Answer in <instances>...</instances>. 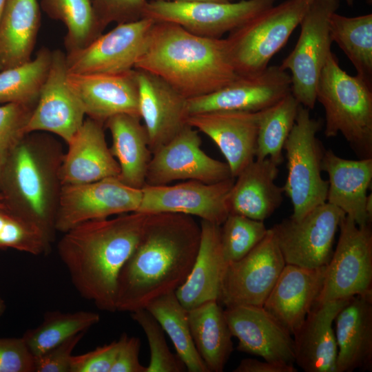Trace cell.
Returning <instances> with one entry per match:
<instances>
[{
  "mask_svg": "<svg viewBox=\"0 0 372 372\" xmlns=\"http://www.w3.org/2000/svg\"><path fill=\"white\" fill-rule=\"evenodd\" d=\"M200 226L193 216L147 214L141 238L118 278L116 311L145 309L154 299L176 290L196 260Z\"/></svg>",
  "mask_w": 372,
  "mask_h": 372,
  "instance_id": "cell-1",
  "label": "cell"
},
{
  "mask_svg": "<svg viewBox=\"0 0 372 372\" xmlns=\"http://www.w3.org/2000/svg\"><path fill=\"white\" fill-rule=\"evenodd\" d=\"M147 214L89 220L63 233L57 254L79 295L100 310L116 311L119 273L136 247Z\"/></svg>",
  "mask_w": 372,
  "mask_h": 372,
  "instance_id": "cell-2",
  "label": "cell"
},
{
  "mask_svg": "<svg viewBox=\"0 0 372 372\" xmlns=\"http://www.w3.org/2000/svg\"><path fill=\"white\" fill-rule=\"evenodd\" d=\"M134 69L161 77L187 99L215 92L238 76L226 39L198 36L168 22L154 23Z\"/></svg>",
  "mask_w": 372,
  "mask_h": 372,
  "instance_id": "cell-3",
  "label": "cell"
},
{
  "mask_svg": "<svg viewBox=\"0 0 372 372\" xmlns=\"http://www.w3.org/2000/svg\"><path fill=\"white\" fill-rule=\"evenodd\" d=\"M63 156L54 137L26 134L8 150L0 179L4 206L38 227L51 243L56 232Z\"/></svg>",
  "mask_w": 372,
  "mask_h": 372,
  "instance_id": "cell-4",
  "label": "cell"
},
{
  "mask_svg": "<svg viewBox=\"0 0 372 372\" xmlns=\"http://www.w3.org/2000/svg\"><path fill=\"white\" fill-rule=\"evenodd\" d=\"M327 138L341 134L359 158H372V85L343 70L332 52L316 86Z\"/></svg>",
  "mask_w": 372,
  "mask_h": 372,
  "instance_id": "cell-5",
  "label": "cell"
},
{
  "mask_svg": "<svg viewBox=\"0 0 372 372\" xmlns=\"http://www.w3.org/2000/svg\"><path fill=\"white\" fill-rule=\"evenodd\" d=\"M313 1L285 0L262 11L229 33L231 63L238 75L263 71L285 45Z\"/></svg>",
  "mask_w": 372,
  "mask_h": 372,
  "instance_id": "cell-6",
  "label": "cell"
},
{
  "mask_svg": "<svg viewBox=\"0 0 372 372\" xmlns=\"http://www.w3.org/2000/svg\"><path fill=\"white\" fill-rule=\"evenodd\" d=\"M320 127L321 123L311 116L309 110L300 105L283 147L288 172L283 188L291 200V217L294 219L327 202L329 183L322 177L325 149L317 137Z\"/></svg>",
  "mask_w": 372,
  "mask_h": 372,
  "instance_id": "cell-7",
  "label": "cell"
},
{
  "mask_svg": "<svg viewBox=\"0 0 372 372\" xmlns=\"http://www.w3.org/2000/svg\"><path fill=\"white\" fill-rule=\"evenodd\" d=\"M340 0H314L302 18L300 33L293 50L280 67L289 70L291 93L300 105L313 109L316 86L322 70L331 53L329 23Z\"/></svg>",
  "mask_w": 372,
  "mask_h": 372,
  "instance_id": "cell-8",
  "label": "cell"
},
{
  "mask_svg": "<svg viewBox=\"0 0 372 372\" xmlns=\"http://www.w3.org/2000/svg\"><path fill=\"white\" fill-rule=\"evenodd\" d=\"M276 0H240L237 2L173 0L147 1L143 18L178 25L198 36L220 39L238 28Z\"/></svg>",
  "mask_w": 372,
  "mask_h": 372,
  "instance_id": "cell-9",
  "label": "cell"
},
{
  "mask_svg": "<svg viewBox=\"0 0 372 372\" xmlns=\"http://www.w3.org/2000/svg\"><path fill=\"white\" fill-rule=\"evenodd\" d=\"M335 249L327 265L316 302L350 298L372 291V229L344 215Z\"/></svg>",
  "mask_w": 372,
  "mask_h": 372,
  "instance_id": "cell-10",
  "label": "cell"
},
{
  "mask_svg": "<svg viewBox=\"0 0 372 372\" xmlns=\"http://www.w3.org/2000/svg\"><path fill=\"white\" fill-rule=\"evenodd\" d=\"M344 215L326 202L299 219L290 216L274 225L271 229L286 264L307 268L327 265Z\"/></svg>",
  "mask_w": 372,
  "mask_h": 372,
  "instance_id": "cell-11",
  "label": "cell"
},
{
  "mask_svg": "<svg viewBox=\"0 0 372 372\" xmlns=\"http://www.w3.org/2000/svg\"><path fill=\"white\" fill-rule=\"evenodd\" d=\"M142 195V188L130 187L118 176L62 185L56 218V231L64 233L86 221L137 211Z\"/></svg>",
  "mask_w": 372,
  "mask_h": 372,
  "instance_id": "cell-12",
  "label": "cell"
},
{
  "mask_svg": "<svg viewBox=\"0 0 372 372\" xmlns=\"http://www.w3.org/2000/svg\"><path fill=\"white\" fill-rule=\"evenodd\" d=\"M286 262L272 229L246 256L227 265L219 302L226 308L262 307Z\"/></svg>",
  "mask_w": 372,
  "mask_h": 372,
  "instance_id": "cell-13",
  "label": "cell"
},
{
  "mask_svg": "<svg viewBox=\"0 0 372 372\" xmlns=\"http://www.w3.org/2000/svg\"><path fill=\"white\" fill-rule=\"evenodd\" d=\"M155 21L142 18L119 23L84 48L66 53L71 74H120L130 71L144 52Z\"/></svg>",
  "mask_w": 372,
  "mask_h": 372,
  "instance_id": "cell-14",
  "label": "cell"
},
{
  "mask_svg": "<svg viewBox=\"0 0 372 372\" xmlns=\"http://www.w3.org/2000/svg\"><path fill=\"white\" fill-rule=\"evenodd\" d=\"M231 177L227 163L207 155L201 149L198 131L187 125L152 153L145 185H165L188 180L214 183Z\"/></svg>",
  "mask_w": 372,
  "mask_h": 372,
  "instance_id": "cell-15",
  "label": "cell"
},
{
  "mask_svg": "<svg viewBox=\"0 0 372 372\" xmlns=\"http://www.w3.org/2000/svg\"><path fill=\"white\" fill-rule=\"evenodd\" d=\"M235 178L206 183L188 180L169 185H145L138 212L177 213L221 225L229 214L227 198Z\"/></svg>",
  "mask_w": 372,
  "mask_h": 372,
  "instance_id": "cell-16",
  "label": "cell"
},
{
  "mask_svg": "<svg viewBox=\"0 0 372 372\" xmlns=\"http://www.w3.org/2000/svg\"><path fill=\"white\" fill-rule=\"evenodd\" d=\"M290 92L289 73L280 65H269L256 74L238 75L215 92L188 99L187 110L189 115L209 112H258Z\"/></svg>",
  "mask_w": 372,
  "mask_h": 372,
  "instance_id": "cell-17",
  "label": "cell"
},
{
  "mask_svg": "<svg viewBox=\"0 0 372 372\" xmlns=\"http://www.w3.org/2000/svg\"><path fill=\"white\" fill-rule=\"evenodd\" d=\"M66 54L52 51L51 65L25 132H43L61 137L68 144L82 125L83 106L68 81Z\"/></svg>",
  "mask_w": 372,
  "mask_h": 372,
  "instance_id": "cell-18",
  "label": "cell"
},
{
  "mask_svg": "<svg viewBox=\"0 0 372 372\" xmlns=\"http://www.w3.org/2000/svg\"><path fill=\"white\" fill-rule=\"evenodd\" d=\"M224 314L237 350L265 360L293 364L292 334L263 307L239 305L226 308Z\"/></svg>",
  "mask_w": 372,
  "mask_h": 372,
  "instance_id": "cell-19",
  "label": "cell"
},
{
  "mask_svg": "<svg viewBox=\"0 0 372 372\" xmlns=\"http://www.w3.org/2000/svg\"><path fill=\"white\" fill-rule=\"evenodd\" d=\"M136 70L139 114L152 154L188 125L187 99L161 77Z\"/></svg>",
  "mask_w": 372,
  "mask_h": 372,
  "instance_id": "cell-20",
  "label": "cell"
},
{
  "mask_svg": "<svg viewBox=\"0 0 372 372\" xmlns=\"http://www.w3.org/2000/svg\"><path fill=\"white\" fill-rule=\"evenodd\" d=\"M260 112L196 114L189 116L187 124L215 143L236 178L255 159Z\"/></svg>",
  "mask_w": 372,
  "mask_h": 372,
  "instance_id": "cell-21",
  "label": "cell"
},
{
  "mask_svg": "<svg viewBox=\"0 0 372 372\" xmlns=\"http://www.w3.org/2000/svg\"><path fill=\"white\" fill-rule=\"evenodd\" d=\"M68 81L88 118L105 124L127 114L140 117L136 70L120 74H68Z\"/></svg>",
  "mask_w": 372,
  "mask_h": 372,
  "instance_id": "cell-22",
  "label": "cell"
},
{
  "mask_svg": "<svg viewBox=\"0 0 372 372\" xmlns=\"http://www.w3.org/2000/svg\"><path fill=\"white\" fill-rule=\"evenodd\" d=\"M326 270L286 264L266 299L262 307L292 335L316 302Z\"/></svg>",
  "mask_w": 372,
  "mask_h": 372,
  "instance_id": "cell-23",
  "label": "cell"
},
{
  "mask_svg": "<svg viewBox=\"0 0 372 372\" xmlns=\"http://www.w3.org/2000/svg\"><path fill=\"white\" fill-rule=\"evenodd\" d=\"M104 127L90 118L84 120L64 153L60 169L62 185L118 176L120 167L107 145Z\"/></svg>",
  "mask_w": 372,
  "mask_h": 372,
  "instance_id": "cell-24",
  "label": "cell"
},
{
  "mask_svg": "<svg viewBox=\"0 0 372 372\" xmlns=\"http://www.w3.org/2000/svg\"><path fill=\"white\" fill-rule=\"evenodd\" d=\"M350 298L316 302L293 335L295 362L305 372H335L338 347L333 323Z\"/></svg>",
  "mask_w": 372,
  "mask_h": 372,
  "instance_id": "cell-25",
  "label": "cell"
},
{
  "mask_svg": "<svg viewBox=\"0 0 372 372\" xmlns=\"http://www.w3.org/2000/svg\"><path fill=\"white\" fill-rule=\"evenodd\" d=\"M338 347L335 372L372 370V291L357 295L334 320Z\"/></svg>",
  "mask_w": 372,
  "mask_h": 372,
  "instance_id": "cell-26",
  "label": "cell"
},
{
  "mask_svg": "<svg viewBox=\"0 0 372 372\" xmlns=\"http://www.w3.org/2000/svg\"><path fill=\"white\" fill-rule=\"evenodd\" d=\"M322 171L329 176L327 203L341 209L360 227L371 224L366 211L372 180V158L351 160L324 151Z\"/></svg>",
  "mask_w": 372,
  "mask_h": 372,
  "instance_id": "cell-27",
  "label": "cell"
},
{
  "mask_svg": "<svg viewBox=\"0 0 372 372\" xmlns=\"http://www.w3.org/2000/svg\"><path fill=\"white\" fill-rule=\"evenodd\" d=\"M200 240L193 267L175 291L180 304L190 310L205 302L219 300L227 266L220 243V225L201 220Z\"/></svg>",
  "mask_w": 372,
  "mask_h": 372,
  "instance_id": "cell-28",
  "label": "cell"
},
{
  "mask_svg": "<svg viewBox=\"0 0 372 372\" xmlns=\"http://www.w3.org/2000/svg\"><path fill=\"white\" fill-rule=\"evenodd\" d=\"M278 166L269 158L254 159L236 178L227 198L229 213L265 221L280 206L283 187L276 184Z\"/></svg>",
  "mask_w": 372,
  "mask_h": 372,
  "instance_id": "cell-29",
  "label": "cell"
},
{
  "mask_svg": "<svg viewBox=\"0 0 372 372\" xmlns=\"http://www.w3.org/2000/svg\"><path fill=\"white\" fill-rule=\"evenodd\" d=\"M104 126L112 136L110 149L120 167L118 178L130 187L143 188L152 154L141 118L119 114L108 118Z\"/></svg>",
  "mask_w": 372,
  "mask_h": 372,
  "instance_id": "cell-30",
  "label": "cell"
},
{
  "mask_svg": "<svg viewBox=\"0 0 372 372\" xmlns=\"http://www.w3.org/2000/svg\"><path fill=\"white\" fill-rule=\"evenodd\" d=\"M41 21L37 0H6L0 17V71L32 59Z\"/></svg>",
  "mask_w": 372,
  "mask_h": 372,
  "instance_id": "cell-31",
  "label": "cell"
},
{
  "mask_svg": "<svg viewBox=\"0 0 372 372\" xmlns=\"http://www.w3.org/2000/svg\"><path fill=\"white\" fill-rule=\"evenodd\" d=\"M196 349L209 372H222L233 351L232 334L219 302L187 310Z\"/></svg>",
  "mask_w": 372,
  "mask_h": 372,
  "instance_id": "cell-32",
  "label": "cell"
},
{
  "mask_svg": "<svg viewBox=\"0 0 372 372\" xmlns=\"http://www.w3.org/2000/svg\"><path fill=\"white\" fill-rule=\"evenodd\" d=\"M168 335L176 355L189 372H209L194 345L189 328L187 310L177 298L175 291L162 295L145 308Z\"/></svg>",
  "mask_w": 372,
  "mask_h": 372,
  "instance_id": "cell-33",
  "label": "cell"
},
{
  "mask_svg": "<svg viewBox=\"0 0 372 372\" xmlns=\"http://www.w3.org/2000/svg\"><path fill=\"white\" fill-rule=\"evenodd\" d=\"M329 34L355 67L357 75L372 85V14L349 17L334 12Z\"/></svg>",
  "mask_w": 372,
  "mask_h": 372,
  "instance_id": "cell-34",
  "label": "cell"
},
{
  "mask_svg": "<svg viewBox=\"0 0 372 372\" xmlns=\"http://www.w3.org/2000/svg\"><path fill=\"white\" fill-rule=\"evenodd\" d=\"M41 8L51 19L67 29L64 45L67 53L85 48L102 34L92 0H41Z\"/></svg>",
  "mask_w": 372,
  "mask_h": 372,
  "instance_id": "cell-35",
  "label": "cell"
},
{
  "mask_svg": "<svg viewBox=\"0 0 372 372\" xmlns=\"http://www.w3.org/2000/svg\"><path fill=\"white\" fill-rule=\"evenodd\" d=\"M52 51L42 48L30 61L0 71V103L36 106L51 65Z\"/></svg>",
  "mask_w": 372,
  "mask_h": 372,
  "instance_id": "cell-36",
  "label": "cell"
},
{
  "mask_svg": "<svg viewBox=\"0 0 372 372\" xmlns=\"http://www.w3.org/2000/svg\"><path fill=\"white\" fill-rule=\"evenodd\" d=\"M300 105L290 92L261 110L256 159L269 158L279 165L283 162V147L295 123Z\"/></svg>",
  "mask_w": 372,
  "mask_h": 372,
  "instance_id": "cell-37",
  "label": "cell"
},
{
  "mask_svg": "<svg viewBox=\"0 0 372 372\" xmlns=\"http://www.w3.org/2000/svg\"><path fill=\"white\" fill-rule=\"evenodd\" d=\"M99 320V313L92 311H50L44 314L39 325L27 330L22 338L34 357L74 335L87 331Z\"/></svg>",
  "mask_w": 372,
  "mask_h": 372,
  "instance_id": "cell-38",
  "label": "cell"
},
{
  "mask_svg": "<svg viewBox=\"0 0 372 372\" xmlns=\"http://www.w3.org/2000/svg\"><path fill=\"white\" fill-rule=\"evenodd\" d=\"M264 221L229 213L220 225V243L228 264L239 260L251 251L266 236Z\"/></svg>",
  "mask_w": 372,
  "mask_h": 372,
  "instance_id": "cell-39",
  "label": "cell"
},
{
  "mask_svg": "<svg viewBox=\"0 0 372 372\" xmlns=\"http://www.w3.org/2000/svg\"><path fill=\"white\" fill-rule=\"evenodd\" d=\"M51 244L35 225L6 207H0V249H12L40 256L49 253Z\"/></svg>",
  "mask_w": 372,
  "mask_h": 372,
  "instance_id": "cell-40",
  "label": "cell"
},
{
  "mask_svg": "<svg viewBox=\"0 0 372 372\" xmlns=\"http://www.w3.org/2000/svg\"><path fill=\"white\" fill-rule=\"evenodd\" d=\"M131 317L143 329L148 341L150 361L146 367V372L186 371L185 366L178 355L170 351L162 327L146 309L131 312Z\"/></svg>",
  "mask_w": 372,
  "mask_h": 372,
  "instance_id": "cell-41",
  "label": "cell"
},
{
  "mask_svg": "<svg viewBox=\"0 0 372 372\" xmlns=\"http://www.w3.org/2000/svg\"><path fill=\"white\" fill-rule=\"evenodd\" d=\"M147 0H92L96 19L104 30L109 24L137 21L143 18Z\"/></svg>",
  "mask_w": 372,
  "mask_h": 372,
  "instance_id": "cell-42",
  "label": "cell"
},
{
  "mask_svg": "<svg viewBox=\"0 0 372 372\" xmlns=\"http://www.w3.org/2000/svg\"><path fill=\"white\" fill-rule=\"evenodd\" d=\"M34 107L17 103L0 106V146L10 149L26 134L25 128Z\"/></svg>",
  "mask_w": 372,
  "mask_h": 372,
  "instance_id": "cell-43",
  "label": "cell"
},
{
  "mask_svg": "<svg viewBox=\"0 0 372 372\" xmlns=\"http://www.w3.org/2000/svg\"><path fill=\"white\" fill-rule=\"evenodd\" d=\"M0 372H35L34 357L22 337L0 338Z\"/></svg>",
  "mask_w": 372,
  "mask_h": 372,
  "instance_id": "cell-44",
  "label": "cell"
},
{
  "mask_svg": "<svg viewBox=\"0 0 372 372\" xmlns=\"http://www.w3.org/2000/svg\"><path fill=\"white\" fill-rule=\"evenodd\" d=\"M85 332L74 335L45 353L34 356L35 372H70L72 352Z\"/></svg>",
  "mask_w": 372,
  "mask_h": 372,
  "instance_id": "cell-45",
  "label": "cell"
},
{
  "mask_svg": "<svg viewBox=\"0 0 372 372\" xmlns=\"http://www.w3.org/2000/svg\"><path fill=\"white\" fill-rule=\"evenodd\" d=\"M118 347L119 340H114L91 351L72 355L70 372H110Z\"/></svg>",
  "mask_w": 372,
  "mask_h": 372,
  "instance_id": "cell-46",
  "label": "cell"
},
{
  "mask_svg": "<svg viewBox=\"0 0 372 372\" xmlns=\"http://www.w3.org/2000/svg\"><path fill=\"white\" fill-rule=\"evenodd\" d=\"M118 340L119 347L110 372H146V367L138 359L140 339L124 333Z\"/></svg>",
  "mask_w": 372,
  "mask_h": 372,
  "instance_id": "cell-47",
  "label": "cell"
},
{
  "mask_svg": "<svg viewBox=\"0 0 372 372\" xmlns=\"http://www.w3.org/2000/svg\"><path fill=\"white\" fill-rule=\"evenodd\" d=\"M234 372H297L293 364L281 362L260 361L254 358H245L233 371Z\"/></svg>",
  "mask_w": 372,
  "mask_h": 372,
  "instance_id": "cell-48",
  "label": "cell"
},
{
  "mask_svg": "<svg viewBox=\"0 0 372 372\" xmlns=\"http://www.w3.org/2000/svg\"><path fill=\"white\" fill-rule=\"evenodd\" d=\"M9 149H7L0 146V179L3 167V165L6 158V156Z\"/></svg>",
  "mask_w": 372,
  "mask_h": 372,
  "instance_id": "cell-49",
  "label": "cell"
},
{
  "mask_svg": "<svg viewBox=\"0 0 372 372\" xmlns=\"http://www.w3.org/2000/svg\"><path fill=\"white\" fill-rule=\"evenodd\" d=\"M366 211L369 218L372 220V194L371 193L369 196H367L366 202Z\"/></svg>",
  "mask_w": 372,
  "mask_h": 372,
  "instance_id": "cell-50",
  "label": "cell"
},
{
  "mask_svg": "<svg viewBox=\"0 0 372 372\" xmlns=\"http://www.w3.org/2000/svg\"><path fill=\"white\" fill-rule=\"evenodd\" d=\"M6 310V304L3 300L0 297V316L3 315Z\"/></svg>",
  "mask_w": 372,
  "mask_h": 372,
  "instance_id": "cell-51",
  "label": "cell"
},
{
  "mask_svg": "<svg viewBox=\"0 0 372 372\" xmlns=\"http://www.w3.org/2000/svg\"><path fill=\"white\" fill-rule=\"evenodd\" d=\"M6 0H0V17L3 10Z\"/></svg>",
  "mask_w": 372,
  "mask_h": 372,
  "instance_id": "cell-52",
  "label": "cell"
},
{
  "mask_svg": "<svg viewBox=\"0 0 372 372\" xmlns=\"http://www.w3.org/2000/svg\"><path fill=\"white\" fill-rule=\"evenodd\" d=\"M176 1H180V2H193V1H200V0H173Z\"/></svg>",
  "mask_w": 372,
  "mask_h": 372,
  "instance_id": "cell-53",
  "label": "cell"
},
{
  "mask_svg": "<svg viewBox=\"0 0 372 372\" xmlns=\"http://www.w3.org/2000/svg\"><path fill=\"white\" fill-rule=\"evenodd\" d=\"M204 1L228 2L227 0H200Z\"/></svg>",
  "mask_w": 372,
  "mask_h": 372,
  "instance_id": "cell-54",
  "label": "cell"
},
{
  "mask_svg": "<svg viewBox=\"0 0 372 372\" xmlns=\"http://www.w3.org/2000/svg\"><path fill=\"white\" fill-rule=\"evenodd\" d=\"M311 1H314V0H311ZM347 3L351 6L353 5V2H354V0H345Z\"/></svg>",
  "mask_w": 372,
  "mask_h": 372,
  "instance_id": "cell-55",
  "label": "cell"
},
{
  "mask_svg": "<svg viewBox=\"0 0 372 372\" xmlns=\"http://www.w3.org/2000/svg\"><path fill=\"white\" fill-rule=\"evenodd\" d=\"M0 207H5L3 203V198L1 194H0Z\"/></svg>",
  "mask_w": 372,
  "mask_h": 372,
  "instance_id": "cell-56",
  "label": "cell"
},
{
  "mask_svg": "<svg viewBox=\"0 0 372 372\" xmlns=\"http://www.w3.org/2000/svg\"><path fill=\"white\" fill-rule=\"evenodd\" d=\"M228 1H233L234 0H227Z\"/></svg>",
  "mask_w": 372,
  "mask_h": 372,
  "instance_id": "cell-57",
  "label": "cell"
},
{
  "mask_svg": "<svg viewBox=\"0 0 372 372\" xmlns=\"http://www.w3.org/2000/svg\"><path fill=\"white\" fill-rule=\"evenodd\" d=\"M163 1H169V0H163Z\"/></svg>",
  "mask_w": 372,
  "mask_h": 372,
  "instance_id": "cell-58",
  "label": "cell"
}]
</instances>
